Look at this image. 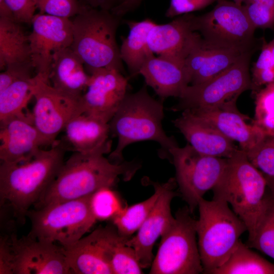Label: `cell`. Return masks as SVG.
<instances>
[{
    "label": "cell",
    "instance_id": "cell-1",
    "mask_svg": "<svg viewBox=\"0 0 274 274\" xmlns=\"http://www.w3.org/2000/svg\"><path fill=\"white\" fill-rule=\"evenodd\" d=\"M66 151L57 140L49 149H41L28 160L1 162V206L9 207L15 217L23 221L57 176L65 161Z\"/></svg>",
    "mask_w": 274,
    "mask_h": 274
},
{
    "label": "cell",
    "instance_id": "cell-2",
    "mask_svg": "<svg viewBox=\"0 0 274 274\" xmlns=\"http://www.w3.org/2000/svg\"><path fill=\"white\" fill-rule=\"evenodd\" d=\"M138 168L136 163L114 162L101 153L73 152L33 208L79 199L104 187L112 188L120 177L131 179Z\"/></svg>",
    "mask_w": 274,
    "mask_h": 274
},
{
    "label": "cell",
    "instance_id": "cell-3",
    "mask_svg": "<svg viewBox=\"0 0 274 274\" xmlns=\"http://www.w3.org/2000/svg\"><path fill=\"white\" fill-rule=\"evenodd\" d=\"M267 186L263 175L240 149L227 158L224 172L212 189L213 199L229 203L246 225L249 233L247 243L254 237L265 212Z\"/></svg>",
    "mask_w": 274,
    "mask_h": 274
},
{
    "label": "cell",
    "instance_id": "cell-4",
    "mask_svg": "<svg viewBox=\"0 0 274 274\" xmlns=\"http://www.w3.org/2000/svg\"><path fill=\"white\" fill-rule=\"evenodd\" d=\"M163 117L162 101L149 94L147 85L134 93H127L109 122L110 133L117 138L118 143L108 158L120 163L123 160V151L127 146L145 141L158 143L168 154L169 150L178 144L163 130Z\"/></svg>",
    "mask_w": 274,
    "mask_h": 274
},
{
    "label": "cell",
    "instance_id": "cell-5",
    "mask_svg": "<svg viewBox=\"0 0 274 274\" xmlns=\"http://www.w3.org/2000/svg\"><path fill=\"white\" fill-rule=\"evenodd\" d=\"M71 48L90 75L102 68H113L124 74L116 32L122 18L110 11L84 6L71 19Z\"/></svg>",
    "mask_w": 274,
    "mask_h": 274
},
{
    "label": "cell",
    "instance_id": "cell-6",
    "mask_svg": "<svg viewBox=\"0 0 274 274\" xmlns=\"http://www.w3.org/2000/svg\"><path fill=\"white\" fill-rule=\"evenodd\" d=\"M198 207V247L203 273L211 274L228 259L247 228L225 201L201 198Z\"/></svg>",
    "mask_w": 274,
    "mask_h": 274
},
{
    "label": "cell",
    "instance_id": "cell-7",
    "mask_svg": "<svg viewBox=\"0 0 274 274\" xmlns=\"http://www.w3.org/2000/svg\"><path fill=\"white\" fill-rule=\"evenodd\" d=\"M92 194L30 209L26 214L31 222L28 235L63 248L75 244L96 221L90 208Z\"/></svg>",
    "mask_w": 274,
    "mask_h": 274
},
{
    "label": "cell",
    "instance_id": "cell-8",
    "mask_svg": "<svg viewBox=\"0 0 274 274\" xmlns=\"http://www.w3.org/2000/svg\"><path fill=\"white\" fill-rule=\"evenodd\" d=\"M188 207L180 209L172 224L161 235V241L150 267L151 274L203 273L198 244L196 220Z\"/></svg>",
    "mask_w": 274,
    "mask_h": 274
},
{
    "label": "cell",
    "instance_id": "cell-9",
    "mask_svg": "<svg viewBox=\"0 0 274 274\" xmlns=\"http://www.w3.org/2000/svg\"><path fill=\"white\" fill-rule=\"evenodd\" d=\"M216 2L211 11L199 16L192 15L194 30L210 46L252 51L256 28L243 5L227 0Z\"/></svg>",
    "mask_w": 274,
    "mask_h": 274
},
{
    "label": "cell",
    "instance_id": "cell-10",
    "mask_svg": "<svg viewBox=\"0 0 274 274\" xmlns=\"http://www.w3.org/2000/svg\"><path fill=\"white\" fill-rule=\"evenodd\" d=\"M252 52L243 55L232 65L211 79L189 85L172 107L174 111L212 109L237 100L243 92L252 89L249 73Z\"/></svg>",
    "mask_w": 274,
    "mask_h": 274
},
{
    "label": "cell",
    "instance_id": "cell-11",
    "mask_svg": "<svg viewBox=\"0 0 274 274\" xmlns=\"http://www.w3.org/2000/svg\"><path fill=\"white\" fill-rule=\"evenodd\" d=\"M168 155L176 169V183L192 213L199 200L220 180L227 158L201 154L189 143L172 147Z\"/></svg>",
    "mask_w": 274,
    "mask_h": 274
},
{
    "label": "cell",
    "instance_id": "cell-12",
    "mask_svg": "<svg viewBox=\"0 0 274 274\" xmlns=\"http://www.w3.org/2000/svg\"><path fill=\"white\" fill-rule=\"evenodd\" d=\"M31 23L32 30L28 38L32 64L36 75L49 83L54 54L72 44L71 19L39 13L35 15Z\"/></svg>",
    "mask_w": 274,
    "mask_h": 274
},
{
    "label": "cell",
    "instance_id": "cell-13",
    "mask_svg": "<svg viewBox=\"0 0 274 274\" xmlns=\"http://www.w3.org/2000/svg\"><path fill=\"white\" fill-rule=\"evenodd\" d=\"M36 75L33 87L36 102L31 117L47 147H51L68 121L79 114V101L63 95Z\"/></svg>",
    "mask_w": 274,
    "mask_h": 274
},
{
    "label": "cell",
    "instance_id": "cell-14",
    "mask_svg": "<svg viewBox=\"0 0 274 274\" xmlns=\"http://www.w3.org/2000/svg\"><path fill=\"white\" fill-rule=\"evenodd\" d=\"M14 257V274L71 273L63 248L27 235L9 237Z\"/></svg>",
    "mask_w": 274,
    "mask_h": 274
},
{
    "label": "cell",
    "instance_id": "cell-15",
    "mask_svg": "<svg viewBox=\"0 0 274 274\" xmlns=\"http://www.w3.org/2000/svg\"><path fill=\"white\" fill-rule=\"evenodd\" d=\"M90 75L88 87L79 101V114L109 123L128 93V78L113 68L99 69Z\"/></svg>",
    "mask_w": 274,
    "mask_h": 274
},
{
    "label": "cell",
    "instance_id": "cell-16",
    "mask_svg": "<svg viewBox=\"0 0 274 274\" xmlns=\"http://www.w3.org/2000/svg\"><path fill=\"white\" fill-rule=\"evenodd\" d=\"M192 15L184 14L165 24L156 23L148 37L151 51L154 54L185 62L204 44L201 35L193 28Z\"/></svg>",
    "mask_w": 274,
    "mask_h": 274
},
{
    "label": "cell",
    "instance_id": "cell-17",
    "mask_svg": "<svg viewBox=\"0 0 274 274\" xmlns=\"http://www.w3.org/2000/svg\"><path fill=\"white\" fill-rule=\"evenodd\" d=\"M0 141L1 162L28 160L42 147H47L29 113L24 112L0 121Z\"/></svg>",
    "mask_w": 274,
    "mask_h": 274
},
{
    "label": "cell",
    "instance_id": "cell-18",
    "mask_svg": "<svg viewBox=\"0 0 274 274\" xmlns=\"http://www.w3.org/2000/svg\"><path fill=\"white\" fill-rule=\"evenodd\" d=\"M176 183V179H170L164 183L162 193L136 234L126 240V244L134 250L142 268L151 267L154 259V245L175 219L171 213L170 204L176 195L173 190Z\"/></svg>",
    "mask_w": 274,
    "mask_h": 274
},
{
    "label": "cell",
    "instance_id": "cell-19",
    "mask_svg": "<svg viewBox=\"0 0 274 274\" xmlns=\"http://www.w3.org/2000/svg\"><path fill=\"white\" fill-rule=\"evenodd\" d=\"M236 100L216 108L188 110L211 123L222 134L239 144L248 155L255 150L267 138L265 131L252 123L249 117L242 114L236 106Z\"/></svg>",
    "mask_w": 274,
    "mask_h": 274
},
{
    "label": "cell",
    "instance_id": "cell-20",
    "mask_svg": "<svg viewBox=\"0 0 274 274\" xmlns=\"http://www.w3.org/2000/svg\"><path fill=\"white\" fill-rule=\"evenodd\" d=\"M63 131L64 136L60 141L66 151L102 154L111 152L109 123L101 119L78 114L68 121Z\"/></svg>",
    "mask_w": 274,
    "mask_h": 274
},
{
    "label": "cell",
    "instance_id": "cell-21",
    "mask_svg": "<svg viewBox=\"0 0 274 274\" xmlns=\"http://www.w3.org/2000/svg\"><path fill=\"white\" fill-rule=\"evenodd\" d=\"M173 122L188 143L201 154L228 158L238 149L215 126L188 110L182 111Z\"/></svg>",
    "mask_w": 274,
    "mask_h": 274
},
{
    "label": "cell",
    "instance_id": "cell-22",
    "mask_svg": "<svg viewBox=\"0 0 274 274\" xmlns=\"http://www.w3.org/2000/svg\"><path fill=\"white\" fill-rule=\"evenodd\" d=\"M146 85L161 99L180 97L190 84V77L185 62L154 55L144 63L139 72Z\"/></svg>",
    "mask_w": 274,
    "mask_h": 274
},
{
    "label": "cell",
    "instance_id": "cell-23",
    "mask_svg": "<svg viewBox=\"0 0 274 274\" xmlns=\"http://www.w3.org/2000/svg\"><path fill=\"white\" fill-rule=\"evenodd\" d=\"M90 79L85 66L71 47L54 55L49 77V83L63 95L79 101Z\"/></svg>",
    "mask_w": 274,
    "mask_h": 274
},
{
    "label": "cell",
    "instance_id": "cell-24",
    "mask_svg": "<svg viewBox=\"0 0 274 274\" xmlns=\"http://www.w3.org/2000/svg\"><path fill=\"white\" fill-rule=\"evenodd\" d=\"M63 251L71 273L113 274L103 252L99 227Z\"/></svg>",
    "mask_w": 274,
    "mask_h": 274
},
{
    "label": "cell",
    "instance_id": "cell-25",
    "mask_svg": "<svg viewBox=\"0 0 274 274\" xmlns=\"http://www.w3.org/2000/svg\"><path fill=\"white\" fill-rule=\"evenodd\" d=\"M14 19L0 17V69L32 66L29 43L21 25Z\"/></svg>",
    "mask_w": 274,
    "mask_h": 274
},
{
    "label": "cell",
    "instance_id": "cell-26",
    "mask_svg": "<svg viewBox=\"0 0 274 274\" xmlns=\"http://www.w3.org/2000/svg\"><path fill=\"white\" fill-rule=\"evenodd\" d=\"M129 33L122 38L120 47L121 58L126 65L131 77L139 75L144 63L154 54L151 51L148 37L151 29L156 24L151 19L141 21L126 20Z\"/></svg>",
    "mask_w": 274,
    "mask_h": 274
},
{
    "label": "cell",
    "instance_id": "cell-27",
    "mask_svg": "<svg viewBox=\"0 0 274 274\" xmlns=\"http://www.w3.org/2000/svg\"><path fill=\"white\" fill-rule=\"evenodd\" d=\"M99 228L103 252L113 274L143 273L134 250L126 244L128 238L121 235L115 226Z\"/></svg>",
    "mask_w": 274,
    "mask_h": 274
},
{
    "label": "cell",
    "instance_id": "cell-28",
    "mask_svg": "<svg viewBox=\"0 0 274 274\" xmlns=\"http://www.w3.org/2000/svg\"><path fill=\"white\" fill-rule=\"evenodd\" d=\"M211 274H274V264L239 240L228 259Z\"/></svg>",
    "mask_w": 274,
    "mask_h": 274
},
{
    "label": "cell",
    "instance_id": "cell-29",
    "mask_svg": "<svg viewBox=\"0 0 274 274\" xmlns=\"http://www.w3.org/2000/svg\"><path fill=\"white\" fill-rule=\"evenodd\" d=\"M155 191L146 200L124 207L111 220L118 233L128 238L137 231L156 204L162 193L164 184L153 183Z\"/></svg>",
    "mask_w": 274,
    "mask_h": 274
},
{
    "label": "cell",
    "instance_id": "cell-30",
    "mask_svg": "<svg viewBox=\"0 0 274 274\" xmlns=\"http://www.w3.org/2000/svg\"><path fill=\"white\" fill-rule=\"evenodd\" d=\"M36 75L17 80L0 92V121L24 113L33 97Z\"/></svg>",
    "mask_w": 274,
    "mask_h": 274
},
{
    "label": "cell",
    "instance_id": "cell-31",
    "mask_svg": "<svg viewBox=\"0 0 274 274\" xmlns=\"http://www.w3.org/2000/svg\"><path fill=\"white\" fill-rule=\"evenodd\" d=\"M247 52L213 47L202 66L191 77L190 85L198 84L216 76L234 64Z\"/></svg>",
    "mask_w": 274,
    "mask_h": 274
},
{
    "label": "cell",
    "instance_id": "cell-32",
    "mask_svg": "<svg viewBox=\"0 0 274 274\" xmlns=\"http://www.w3.org/2000/svg\"><path fill=\"white\" fill-rule=\"evenodd\" d=\"M274 259V195L267 194L266 209L254 237L247 243Z\"/></svg>",
    "mask_w": 274,
    "mask_h": 274
},
{
    "label": "cell",
    "instance_id": "cell-33",
    "mask_svg": "<svg viewBox=\"0 0 274 274\" xmlns=\"http://www.w3.org/2000/svg\"><path fill=\"white\" fill-rule=\"evenodd\" d=\"M90 205L96 221L112 220L125 207L119 196L110 187H104L93 193Z\"/></svg>",
    "mask_w": 274,
    "mask_h": 274
},
{
    "label": "cell",
    "instance_id": "cell-34",
    "mask_svg": "<svg viewBox=\"0 0 274 274\" xmlns=\"http://www.w3.org/2000/svg\"><path fill=\"white\" fill-rule=\"evenodd\" d=\"M252 123L264 130L266 135L274 131V81L256 94Z\"/></svg>",
    "mask_w": 274,
    "mask_h": 274
},
{
    "label": "cell",
    "instance_id": "cell-35",
    "mask_svg": "<svg viewBox=\"0 0 274 274\" xmlns=\"http://www.w3.org/2000/svg\"><path fill=\"white\" fill-rule=\"evenodd\" d=\"M243 5L256 29L273 27L274 0H246Z\"/></svg>",
    "mask_w": 274,
    "mask_h": 274
},
{
    "label": "cell",
    "instance_id": "cell-36",
    "mask_svg": "<svg viewBox=\"0 0 274 274\" xmlns=\"http://www.w3.org/2000/svg\"><path fill=\"white\" fill-rule=\"evenodd\" d=\"M252 164L266 180H274V142L268 137L254 151L247 155Z\"/></svg>",
    "mask_w": 274,
    "mask_h": 274
},
{
    "label": "cell",
    "instance_id": "cell-37",
    "mask_svg": "<svg viewBox=\"0 0 274 274\" xmlns=\"http://www.w3.org/2000/svg\"><path fill=\"white\" fill-rule=\"evenodd\" d=\"M37 7L39 13L71 19L84 6L79 0H37Z\"/></svg>",
    "mask_w": 274,
    "mask_h": 274
},
{
    "label": "cell",
    "instance_id": "cell-38",
    "mask_svg": "<svg viewBox=\"0 0 274 274\" xmlns=\"http://www.w3.org/2000/svg\"><path fill=\"white\" fill-rule=\"evenodd\" d=\"M217 0H170L165 16L172 18L203 9Z\"/></svg>",
    "mask_w": 274,
    "mask_h": 274
},
{
    "label": "cell",
    "instance_id": "cell-39",
    "mask_svg": "<svg viewBox=\"0 0 274 274\" xmlns=\"http://www.w3.org/2000/svg\"><path fill=\"white\" fill-rule=\"evenodd\" d=\"M15 20L21 23H31L37 9V0H6Z\"/></svg>",
    "mask_w": 274,
    "mask_h": 274
},
{
    "label": "cell",
    "instance_id": "cell-40",
    "mask_svg": "<svg viewBox=\"0 0 274 274\" xmlns=\"http://www.w3.org/2000/svg\"><path fill=\"white\" fill-rule=\"evenodd\" d=\"M0 274H14V257L7 236H1Z\"/></svg>",
    "mask_w": 274,
    "mask_h": 274
},
{
    "label": "cell",
    "instance_id": "cell-41",
    "mask_svg": "<svg viewBox=\"0 0 274 274\" xmlns=\"http://www.w3.org/2000/svg\"><path fill=\"white\" fill-rule=\"evenodd\" d=\"M273 44L274 38L263 47L257 61L253 66L252 74L271 66V52Z\"/></svg>",
    "mask_w": 274,
    "mask_h": 274
},
{
    "label": "cell",
    "instance_id": "cell-42",
    "mask_svg": "<svg viewBox=\"0 0 274 274\" xmlns=\"http://www.w3.org/2000/svg\"><path fill=\"white\" fill-rule=\"evenodd\" d=\"M143 0H116L115 6L110 11L113 14L122 18L128 13L135 10Z\"/></svg>",
    "mask_w": 274,
    "mask_h": 274
},
{
    "label": "cell",
    "instance_id": "cell-43",
    "mask_svg": "<svg viewBox=\"0 0 274 274\" xmlns=\"http://www.w3.org/2000/svg\"><path fill=\"white\" fill-rule=\"evenodd\" d=\"M252 89L267 85L274 81V67H270L252 74Z\"/></svg>",
    "mask_w": 274,
    "mask_h": 274
},
{
    "label": "cell",
    "instance_id": "cell-44",
    "mask_svg": "<svg viewBox=\"0 0 274 274\" xmlns=\"http://www.w3.org/2000/svg\"><path fill=\"white\" fill-rule=\"evenodd\" d=\"M84 6L111 11L115 6L116 0H79Z\"/></svg>",
    "mask_w": 274,
    "mask_h": 274
},
{
    "label": "cell",
    "instance_id": "cell-45",
    "mask_svg": "<svg viewBox=\"0 0 274 274\" xmlns=\"http://www.w3.org/2000/svg\"><path fill=\"white\" fill-rule=\"evenodd\" d=\"M0 17L15 19L13 13L6 0H0Z\"/></svg>",
    "mask_w": 274,
    "mask_h": 274
},
{
    "label": "cell",
    "instance_id": "cell-46",
    "mask_svg": "<svg viewBox=\"0 0 274 274\" xmlns=\"http://www.w3.org/2000/svg\"><path fill=\"white\" fill-rule=\"evenodd\" d=\"M267 187L269 188L270 192L274 195V180H266Z\"/></svg>",
    "mask_w": 274,
    "mask_h": 274
},
{
    "label": "cell",
    "instance_id": "cell-47",
    "mask_svg": "<svg viewBox=\"0 0 274 274\" xmlns=\"http://www.w3.org/2000/svg\"><path fill=\"white\" fill-rule=\"evenodd\" d=\"M271 66L274 67V44L272 48L271 52Z\"/></svg>",
    "mask_w": 274,
    "mask_h": 274
},
{
    "label": "cell",
    "instance_id": "cell-48",
    "mask_svg": "<svg viewBox=\"0 0 274 274\" xmlns=\"http://www.w3.org/2000/svg\"><path fill=\"white\" fill-rule=\"evenodd\" d=\"M267 136L274 142V131L269 132L267 134Z\"/></svg>",
    "mask_w": 274,
    "mask_h": 274
},
{
    "label": "cell",
    "instance_id": "cell-49",
    "mask_svg": "<svg viewBox=\"0 0 274 274\" xmlns=\"http://www.w3.org/2000/svg\"><path fill=\"white\" fill-rule=\"evenodd\" d=\"M245 1L246 0H233V2L238 5H243Z\"/></svg>",
    "mask_w": 274,
    "mask_h": 274
}]
</instances>
